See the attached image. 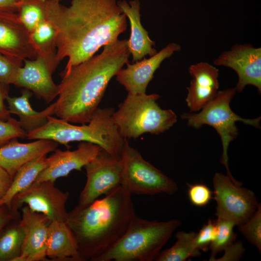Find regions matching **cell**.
<instances>
[{
	"mask_svg": "<svg viewBox=\"0 0 261 261\" xmlns=\"http://www.w3.org/2000/svg\"><path fill=\"white\" fill-rule=\"evenodd\" d=\"M46 18L56 30L57 60L68 58L61 73L117 41L127 28L116 0H71L68 6L48 0Z\"/></svg>",
	"mask_w": 261,
	"mask_h": 261,
	"instance_id": "6da1fadb",
	"label": "cell"
},
{
	"mask_svg": "<svg viewBox=\"0 0 261 261\" xmlns=\"http://www.w3.org/2000/svg\"><path fill=\"white\" fill-rule=\"evenodd\" d=\"M61 73L54 115L69 122L87 123L99 108L109 82L129 62L127 40H119Z\"/></svg>",
	"mask_w": 261,
	"mask_h": 261,
	"instance_id": "7a4b0ae2",
	"label": "cell"
},
{
	"mask_svg": "<svg viewBox=\"0 0 261 261\" xmlns=\"http://www.w3.org/2000/svg\"><path fill=\"white\" fill-rule=\"evenodd\" d=\"M131 196L120 185L88 206H77L68 213L66 222L82 260L96 261L123 235L135 215Z\"/></svg>",
	"mask_w": 261,
	"mask_h": 261,
	"instance_id": "3957f363",
	"label": "cell"
},
{
	"mask_svg": "<svg viewBox=\"0 0 261 261\" xmlns=\"http://www.w3.org/2000/svg\"><path fill=\"white\" fill-rule=\"evenodd\" d=\"M113 108H98L87 124L77 126L51 116L39 128L27 132L28 140L48 139L69 147L70 142H87L99 145L109 153L121 156L126 139L112 119Z\"/></svg>",
	"mask_w": 261,
	"mask_h": 261,
	"instance_id": "277c9868",
	"label": "cell"
},
{
	"mask_svg": "<svg viewBox=\"0 0 261 261\" xmlns=\"http://www.w3.org/2000/svg\"><path fill=\"white\" fill-rule=\"evenodd\" d=\"M181 224L178 219L149 220L135 215L123 235L96 261H152Z\"/></svg>",
	"mask_w": 261,
	"mask_h": 261,
	"instance_id": "5b68a950",
	"label": "cell"
},
{
	"mask_svg": "<svg viewBox=\"0 0 261 261\" xmlns=\"http://www.w3.org/2000/svg\"><path fill=\"white\" fill-rule=\"evenodd\" d=\"M157 94L128 95L112 119L119 134L124 139H136L146 133L159 134L171 128L177 121L175 113L161 109Z\"/></svg>",
	"mask_w": 261,
	"mask_h": 261,
	"instance_id": "8992f818",
	"label": "cell"
},
{
	"mask_svg": "<svg viewBox=\"0 0 261 261\" xmlns=\"http://www.w3.org/2000/svg\"><path fill=\"white\" fill-rule=\"evenodd\" d=\"M236 92L235 88L218 91L216 95L201 109L200 112L184 113L181 115V117L187 121L189 126L194 128L208 125L216 130L220 137L222 145L223 152L220 162L226 168L227 175L234 183L241 185L242 183L236 180L230 171L228 149L231 142L236 138L238 134L236 122L241 121L259 128L261 117L243 118L232 110L230 102Z\"/></svg>",
	"mask_w": 261,
	"mask_h": 261,
	"instance_id": "52a82bcc",
	"label": "cell"
},
{
	"mask_svg": "<svg viewBox=\"0 0 261 261\" xmlns=\"http://www.w3.org/2000/svg\"><path fill=\"white\" fill-rule=\"evenodd\" d=\"M121 185L131 194H173L178 190L175 182L145 160L126 139L122 154Z\"/></svg>",
	"mask_w": 261,
	"mask_h": 261,
	"instance_id": "ba28073f",
	"label": "cell"
},
{
	"mask_svg": "<svg viewBox=\"0 0 261 261\" xmlns=\"http://www.w3.org/2000/svg\"><path fill=\"white\" fill-rule=\"evenodd\" d=\"M214 199L217 217H223L235 222L238 226L246 222L258 208L254 193L234 183L227 175L216 173L213 178Z\"/></svg>",
	"mask_w": 261,
	"mask_h": 261,
	"instance_id": "9c48e42d",
	"label": "cell"
},
{
	"mask_svg": "<svg viewBox=\"0 0 261 261\" xmlns=\"http://www.w3.org/2000/svg\"><path fill=\"white\" fill-rule=\"evenodd\" d=\"M87 181L80 193L78 206L85 207L98 197L121 185V156L111 154L101 149L84 167Z\"/></svg>",
	"mask_w": 261,
	"mask_h": 261,
	"instance_id": "30bf717a",
	"label": "cell"
},
{
	"mask_svg": "<svg viewBox=\"0 0 261 261\" xmlns=\"http://www.w3.org/2000/svg\"><path fill=\"white\" fill-rule=\"evenodd\" d=\"M68 192H63L49 180L34 182L28 188L16 194L12 202L13 210L23 204L34 212L44 214L51 220L66 221V203Z\"/></svg>",
	"mask_w": 261,
	"mask_h": 261,
	"instance_id": "8fae6325",
	"label": "cell"
},
{
	"mask_svg": "<svg viewBox=\"0 0 261 261\" xmlns=\"http://www.w3.org/2000/svg\"><path fill=\"white\" fill-rule=\"evenodd\" d=\"M214 64L230 68L236 72L238 77L234 87L236 92H242L248 85L261 92V47L256 48L250 44H235L218 56Z\"/></svg>",
	"mask_w": 261,
	"mask_h": 261,
	"instance_id": "7c38bea8",
	"label": "cell"
},
{
	"mask_svg": "<svg viewBox=\"0 0 261 261\" xmlns=\"http://www.w3.org/2000/svg\"><path fill=\"white\" fill-rule=\"evenodd\" d=\"M50 219L25 205L18 224L23 233L20 254L13 261L46 260V246Z\"/></svg>",
	"mask_w": 261,
	"mask_h": 261,
	"instance_id": "4fadbf2b",
	"label": "cell"
},
{
	"mask_svg": "<svg viewBox=\"0 0 261 261\" xmlns=\"http://www.w3.org/2000/svg\"><path fill=\"white\" fill-rule=\"evenodd\" d=\"M181 49L179 44L171 43L148 58H143L133 64L128 62L126 68H122L117 72L116 80L125 87L128 93H146L148 84L162 61Z\"/></svg>",
	"mask_w": 261,
	"mask_h": 261,
	"instance_id": "5bb4252c",
	"label": "cell"
},
{
	"mask_svg": "<svg viewBox=\"0 0 261 261\" xmlns=\"http://www.w3.org/2000/svg\"><path fill=\"white\" fill-rule=\"evenodd\" d=\"M101 149L97 145L80 142L77 148L72 151L55 149L47 158V167L39 174L34 182L49 180L54 182L59 177L67 176L73 170L81 171Z\"/></svg>",
	"mask_w": 261,
	"mask_h": 261,
	"instance_id": "9a60e30c",
	"label": "cell"
},
{
	"mask_svg": "<svg viewBox=\"0 0 261 261\" xmlns=\"http://www.w3.org/2000/svg\"><path fill=\"white\" fill-rule=\"evenodd\" d=\"M0 53L23 62L36 58L30 33L16 13H0Z\"/></svg>",
	"mask_w": 261,
	"mask_h": 261,
	"instance_id": "2e32d148",
	"label": "cell"
},
{
	"mask_svg": "<svg viewBox=\"0 0 261 261\" xmlns=\"http://www.w3.org/2000/svg\"><path fill=\"white\" fill-rule=\"evenodd\" d=\"M19 69L14 85L32 91L46 103L51 102L58 95L59 86L52 78V72L39 58L26 59Z\"/></svg>",
	"mask_w": 261,
	"mask_h": 261,
	"instance_id": "e0dca14e",
	"label": "cell"
},
{
	"mask_svg": "<svg viewBox=\"0 0 261 261\" xmlns=\"http://www.w3.org/2000/svg\"><path fill=\"white\" fill-rule=\"evenodd\" d=\"M188 72L192 79L187 87L186 102L191 112H197L217 94L219 71L206 62H200L191 65Z\"/></svg>",
	"mask_w": 261,
	"mask_h": 261,
	"instance_id": "ac0fdd59",
	"label": "cell"
},
{
	"mask_svg": "<svg viewBox=\"0 0 261 261\" xmlns=\"http://www.w3.org/2000/svg\"><path fill=\"white\" fill-rule=\"evenodd\" d=\"M58 143L51 140L37 139L22 143L14 139L0 146V166L13 178L16 172L32 160L54 151Z\"/></svg>",
	"mask_w": 261,
	"mask_h": 261,
	"instance_id": "d6986e66",
	"label": "cell"
},
{
	"mask_svg": "<svg viewBox=\"0 0 261 261\" xmlns=\"http://www.w3.org/2000/svg\"><path fill=\"white\" fill-rule=\"evenodd\" d=\"M117 3L130 22V32L127 45L133 61L140 60L146 56L154 55L157 53L154 47L155 43L141 24L139 0H122L117 1Z\"/></svg>",
	"mask_w": 261,
	"mask_h": 261,
	"instance_id": "ffe728a7",
	"label": "cell"
},
{
	"mask_svg": "<svg viewBox=\"0 0 261 261\" xmlns=\"http://www.w3.org/2000/svg\"><path fill=\"white\" fill-rule=\"evenodd\" d=\"M46 256L55 260H82L75 237L65 221L52 220L49 224Z\"/></svg>",
	"mask_w": 261,
	"mask_h": 261,
	"instance_id": "44dd1931",
	"label": "cell"
},
{
	"mask_svg": "<svg viewBox=\"0 0 261 261\" xmlns=\"http://www.w3.org/2000/svg\"><path fill=\"white\" fill-rule=\"evenodd\" d=\"M31 92L24 88L18 97L6 98L8 109L10 114L17 115L21 128L29 132L44 125L47 121L48 116L54 115V102L41 111L34 110L29 102Z\"/></svg>",
	"mask_w": 261,
	"mask_h": 261,
	"instance_id": "7402d4cb",
	"label": "cell"
},
{
	"mask_svg": "<svg viewBox=\"0 0 261 261\" xmlns=\"http://www.w3.org/2000/svg\"><path fill=\"white\" fill-rule=\"evenodd\" d=\"M56 32L47 18L41 21L30 33L37 57L43 59L52 72L59 64L57 58Z\"/></svg>",
	"mask_w": 261,
	"mask_h": 261,
	"instance_id": "603a6c76",
	"label": "cell"
},
{
	"mask_svg": "<svg viewBox=\"0 0 261 261\" xmlns=\"http://www.w3.org/2000/svg\"><path fill=\"white\" fill-rule=\"evenodd\" d=\"M47 165V157L43 155L22 166L15 173L10 188L0 200V207L4 205L11 209L14 197L31 185Z\"/></svg>",
	"mask_w": 261,
	"mask_h": 261,
	"instance_id": "cb8c5ba5",
	"label": "cell"
},
{
	"mask_svg": "<svg viewBox=\"0 0 261 261\" xmlns=\"http://www.w3.org/2000/svg\"><path fill=\"white\" fill-rule=\"evenodd\" d=\"M196 233L179 231L175 234L176 241L170 248L160 252L157 261H184L191 257L200 256V250L195 244Z\"/></svg>",
	"mask_w": 261,
	"mask_h": 261,
	"instance_id": "d4e9b609",
	"label": "cell"
},
{
	"mask_svg": "<svg viewBox=\"0 0 261 261\" xmlns=\"http://www.w3.org/2000/svg\"><path fill=\"white\" fill-rule=\"evenodd\" d=\"M48 0H19L17 15L19 21L30 33L46 19Z\"/></svg>",
	"mask_w": 261,
	"mask_h": 261,
	"instance_id": "484cf974",
	"label": "cell"
},
{
	"mask_svg": "<svg viewBox=\"0 0 261 261\" xmlns=\"http://www.w3.org/2000/svg\"><path fill=\"white\" fill-rule=\"evenodd\" d=\"M215 220L216 235L209 246L211 254L209 260L212 261L215 260L216 255L219 252L224 250L234 242L237 235L233 231V228L236 226L234 221L220 216H218L217 219Z\"/></svg>",
	"mask_w": 261,
	"mask_h": 261,
	"instance_id": "4316f807",
	"label": "cell"
},
{
	"mask_svg": "<svg viewBox=\"0 0 261 261\" xmlns=\"http://www.w3.org/2000/svg\"><path fill=\"white\" fill-rule=\"evenodd\" d=\"M23 233L18 225L6 231L0 237V261L13 260L20 254Z\"/></svg>",
	"mask_w": 261,
	"mask_h": 261,
	"instance_id": "83f0119b",
	"label": "cell"
},
{
	"mask_svg": "<svg viewBox=\"0 0 261 261\" xmlns=\"http://www.w3.org/2000/svg\"><path fill=\"white\" fill-rule=\"evenodd\" d=\"M239 231L260 253L261 252V205L244 223L238 226Z\"/></svg>",
	"mask_w": 261,
	"mask_h": 261,
	"instance_id": "f1b7e54d",
	"label": "cell"
},
{
	"mask_svg": "<svg viewBox=\"0 0 261 261\" xmlns=\"http://www.w3.org/2000/svg\"><path fill=\"white\" fill-rule=\"evenodd\" d=\"M23 62L0 53V82L14 85Z\"/></svg>",
	"mask_w": 261,
	"mask_h": 261,
	"instance_id": "f546056e",
	"label": "cell"
},
{
	"mask_svg": "<svg viewBox=\"0 0 261 261\" xmlns=\"http://www.w3.org/2000/svg\"><path fill=\"white\" fill-rule=\"evenodd\" d=\"M27 133L16 119L10 116L7 120H0V146L14 139L26 138Z\"/></svg>",
	"mask_w": 261,
	"mask_h": 261,
	"instance_id": "4dcf8cb0",
	"label": "cell"
},
{
	"mask_svg": "<svg viewBox=\"0 0 261 261\" xmlns=\"http://www.w3.org/2000/svg\"><path fill=\"white\" fill-rule=\"evenodd\" d=\"M188 195L190 202L194 206L203 207L212 199L213 192L205 184H188Z\"/></svg>",
	"mask_w": 261,
	"mask_h": 261,
	"instance_id": "1f68e13d",
	"label": "cell"
},
{
	"mask_svg": "<svg viewBox=\"0 0 261 261\" xmlns=\"http://www.w3.org/2000/svg\"><path fill=\"white\" fill-rule=\"evenodd\" d=\"M216 227L215 220L209 219L206 223L203 225L195 238L196 247L203 252H206L214 240L216 235Z\"/></svg>",
	"mask_w": 261,
	"mask_h": 261,
	"instance_id": "d6a6232c",
	"label": "cell"
},
{
	"mask_svg": "<svg viewBox=\"0 0 261 261\" xmlns=\"http://www.w3.org/2000/svg\"><path fill=\"white\" fill-rule=\"evenodd\" d=\"M223 256L215 261H238L245 252V248L241 241L232 243L224 250Z\"/></svg>",
	"mask_w": 261,
	"mask_h": 261,
	"instance_id": "836d02e7",
	"label": "cell"
},
{
	"mask_svg": "<svg viewBox=\"0 0 261 261\" xmlns=\"http://www.w3.org/2000/svg\"><path fill=\"white\" fill-rule=\"evenodd\" d=\"M9 85L0 82V120H7L10 113L4 104V100L9 96Z\"/></svg>",
	"mask_w": 261,
	"mask_h": 261,
	"instance_id": "e575fe53",
	"label": "cell"
},
{
	"mask_svg": "<svg viewBox=\"0 0 261 261\" xmlns=\"http://www.w3.org/2000/svg\"><path fill=\"white\" fill-rule=\"evenodd\" d=\"M12 180L10 174L0 166V200L10 188Z\"/></svg>",
	"mask_w": 261,
	"mask_h": 261,
	"instance_id": "d590c367",
	"label": "cell"
},
{
	"mask_svg": "<svg viewBox=\"0 0 261 261\" xmlns=\"http://www.w3.org/2000/svg\"><path fill=\"white\" fill-rule=\"evenodd\" d=\"M19 0H0V13H16Z\"/></svg>",
	"mask_w": 261,
	"mask_h": 261,
	"instance_id": "8d00e7d4",
	"label": "cell"
},
{
	"mask_svg": "<svg viewBox=\"0 0 261 261\" xmlns=\"http://www.w3.org/2000/svg\"><path fill=\"white\" fill-rule=\"evenodd\" d=\"M5 207L4 205L0 207V231L14 217L12 213L6 210Z\"/></svg>",
	"mask_w": 261,
	"mask_h": 261,
	"instance_id": "74e56055",
	"label": "cell"
},
{
	"mask_svg": "<svg viewBox=\"0 0 261 261\" xmlns=\"http://www.w3.org/2000/svg\"><path fill=\"white\" fill-rule=\"evenodd\" d=\"M51 0L55 1L57 2H60L61 0Z\"/></svg>",
	"mask_w": 261,
	"mask_h": 261,
	"instance_id": "f35d334b",
	"label": "cell"
}]
</instances>
